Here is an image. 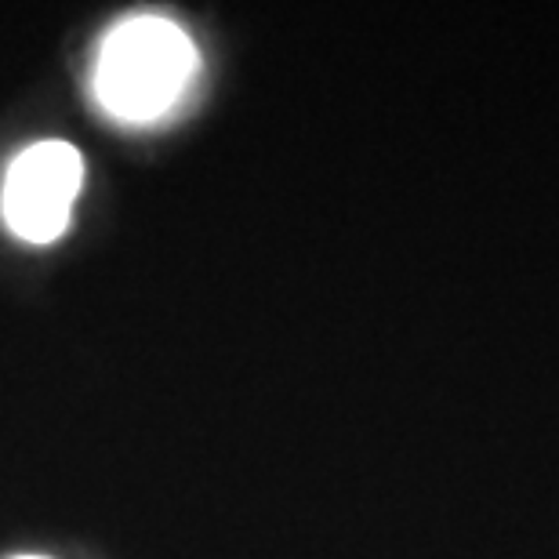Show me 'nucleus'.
I'll list each match as a JSON object with an SVG mask.
<instances>
[{"label": "nucleus", "mask_w": 559, "mask_h": 559, "mask_svg": "<svg viewBox=\"0 0 559 559\" xmlns=\"http://www.w3.org/2000/svg\"><path fill=\"white\" fill-rule=\"evenodd\" d=\"M186 29L160 15H131L109 29L95 62V95L109 117L153 124L171 109L197 73Z\"/></svg>", "instance_id": "nucleus-1"}, {"label": "nucleus", "mask_w": 559, "mask_h": 559, "mask_svg": "<svg viewBox=\"0 0 559 559\" xmlns=\"http://www.w3.org/2000/svg\"><path fill=\"white\" fill-rule=\"evenodd\" d=\"M19 559H44V556H19Z\"/></svg>", "instance_id": "nucleus-3"}, {"label": "nucleus", "mask_w": 559, "mask_h": 559, "mask_svg": "<svg viewBox=\"0 0 559 559\" xmlns=\"http://www.w3.org/2000/svg\"><path fill=\"white\" fill-rule=\"evenodd\" d=\"M84 186V156L70 142H37L11 160L0 215L26 243H55L70 226Z\"/></svg>", "instance_id": "nucleus-2"}]
</instances>
